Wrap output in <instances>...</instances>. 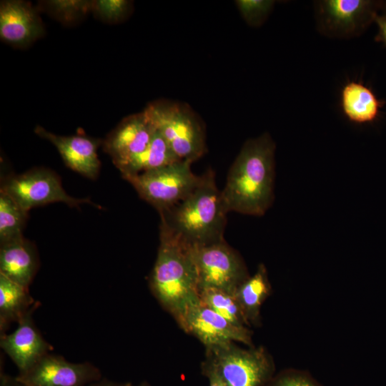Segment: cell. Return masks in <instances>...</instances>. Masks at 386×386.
Here are the masks:
<instances>
[{"mask_svg": "<svg viewBox=\"0 0 386 386\" xmlns=\"http://www.w3.org/2000/svg\"><path fill=\"white\" fill-rule=\"evenodd\" d=\"M64 25H72L82 20L91 11V1L49 0L40 1L36 6Z\"/></svg>", "mask_w": 386, "mask_h": 386, "instance_id": "23", "label": "cell"}, {"mask_svg": "<svg viewBox=\"0 0 386 386\" xmlns=\"http://www.w3.org/2000/svg\"><path fill=\"white\" fill-rule=\"evenodd\" d=\"M0 386H26L16 377L11 376L1 370L0 372Z\"/></svg>", "mask_w": 386, "mask_h": 386, "instance_id": "29", "label": "cell"}, {"mask_svg": "<svg viewBox=\"0 0 386 386\" xmlns=\"http://www.w3.org/2000/svg\"><path fill=\"white\" fill-rule=\"evenodd\" d=\"M244 21L251 26H259L267 17L274 1L272 0H238L235 1Z\"/></svg>", "mask_w": 386, "mask_h": 386, "instance_id": "25", "label": "cell"}, {"mask_svg": "<svg viewBox=\"0 0 386 386\" xmlns=\"http://www.w3.org/2000/svg\"><path fill=\"white\" fill-rule=\"evenodd\" d=\"M23 209L46 204L61 202L70 207L89 203L100 208L89 199H76L69 196L63 189L59 177L51 170L36 168L24 174L11 177L4 181L1 187Z\"/></svg>", "mask_w": 386, "mask_h": 386, "instance_id": "8", "label": "cell"}, {"mask_svg": "<svg viewBox=\"0 0 386 386\" xmlns=\"http://www.w3.org/2000/svg\"><path fill=\"white\" fill-rule=\"evenodd\" d=\"M201 303L239 327H249L234 293L216 288H204L199 291Z\"/></svg>", "mask_w": 386, "mask_h": 386, "instance_id": "21", "label": "cell"}, {"mask_svg": "<svg viewBox=\"0 0 386 386\" xmlns=\"http://www.w3.org/2000/svg\"><path fill=\"white\" fill-rule=\"evenodd\" d=\"M189 247L199 291L204 288H216L234 293L249 277L241 257L224 241Z\"/></svg>", "mask_w": 386, "mask_h": 386, "instance_id": "7", "label": "cell"}, {"mask_svg": "<svg viewBox=\"0 0 386 386\" xmlns=\"http://www.w3.org/2000/svg\"><path fill=\"white\" fill-rule=\"evenodd\" d=\"M44 26L36 7L21 0L1 1L0 38L16 48L31 45L44 34Z\"/></svg>", "mask_w": 386, "mask_h": 386, "instance_id": "11", "label": "cell"}, {"mask_svg": "<svg viewBox=\"0 0 386 386\" xmlns=\"http://www.w3.org/2000/svg\"><path fill=\"white\" fill-rule=\"evenodd\" d=\"M39 302L24 287L0 274V335L12 322H18L29 312L35 310Z\"/></svg>", "mask_w": 386, "mask_h": 386, "instance_id": "18", "label": "cell"}, {"mask_svg": "<svg viewBox=\"0 0 386 386\" xmlns=\"http://www.w3.org/2000/svg\"><path fill=\"white\" fill-rule=\"evenodd\" d=\"M385 10H386V3H385Z\"/></svg>", "mask_w": 386, "mask_h": 386, "instance_id": "32", "label": "cell"}, {"mask_svg": "<svg viewBox=\"0 0 386 386\" xmlns=\"http://www.w3.org/2000/svg\"><path fill=\"white\" fill-rule=\"evenodd\" d=\"M34 312L21 319L14 332L0 335V347L16 365L19 373L27 371L54 349L36 327Z\"/></svg>", "mask_w": 386, "mask_h": 386, "instance_id": "13", "label": "cell"}, {"mask_svg": "<svg viewBox=\"0 0 386 386\" xmlns=\"http://www.w3.org/2000/svg\"><path fill=\"white\" fill-rule=\"evenodd\" d=\"M34 132L56 147L70 169L88 178H96L101 165L97 155L99 141L84 136H59L41 126H37Z\"/></svg>", "mask_w": 386, "mask_h": 386, "instance_id": "14", "label": "cell"}, {"mask_svg": "<svg viewBox=\"0 0 386 386\" xmlns=\"http://www.w3.org/2000/svg\"><path fill=\"white\" fill-rule=\"evenodd\" d=\"M144 112L179 159L193 162L204 154L203 124L187 105L157 100L149 103Z\"/></svg>", "mask_w": 386, "mask_h": 386, "instance_id": "4", "label": "cell"}, {"mask_svg": "<svg viewBox=\"0 0 386 386\" xmlns=\"http://www.w3.org/2000/svg\"><path fill=\"white\" fill-rule=\"evenodd\" d=\"M382 106L383 102L361 82L349 81L342 89L341 107L345 115L352 122H373L378 117Z\"/></svg>", "mask_w": 386, "mask_h": 386, "instance_id": "17", "label": "cell"}, {"mask_svg": "<svg viewBox=\"0 0 386 386\" xmlns=\"http://www.w3.org/2000/svg\"><path fill=\"white\" fill-rule=\"evenodd\" d=\"M132 386H150V385L147 382L144 381V382H142L141 383H139L137 385H132Z\"/></svg>", "mask_w": 386, "mask_h": 386, "instance_id": "31", "label": "cell"}, {"mask_svg": "<svg viewBox=\"0 0 386 386\" xmlns=\"http://www.w3.org/2000/svg\"><path fill=\"white\" fill-rule=\"evenodd\" d=\"M275 144L265 133L247 140L221 192L227 212L262 216L274 199Z\"/></svg>", "mask_w": 386, "mask_h": 386, "instance_id": "1", "label": "cell"}, {"mask_svg": "<svg viewBox=\"0 0 386 386\" xmlns=\"http://www.w3.org/2000/svg\"><path fill=\"white\" fill-rule=\"evenodd\" d=\"M34 246L22 237L1 244L0 274L29 288L38 269Z\"/></svg>", "mask_w": 386, "mask_h": 386, "instance_id": "16", "label": "cell"}, {"mask_svg": "<svg viewBox=\"0 0 386 386\" xmlns=\"http://www.w3.org/2000/svg\"><path fill=\"white\" fill-rule=\"evenodd\" d=\"M227 210L222 192L209 170L184 199L168 211L160 212L162 220L185 244L204 246L224 241Z\"/></svg>", "mask_w": 386, "mask_h": 386, "instance_id": "3", "label": "cell"}, {"mask_svg": "<svg viewBox=\"0 0 386 386\" xmlns=\"http://www.w3.org/2000/svg\"><path fill=\"white\" fill-rule=\"evenodd\" d=\"M264 386H322L308 372L289 369L274 375Z\"/></svg>", "mask_w": 386, "mask_h": 386, "instance_id": "26", "label": "cell"}, {"mask_svg": "<svg viewBox=\"0 0 386 386\" xmlns=\"http://www.w3.org/2000/svg\"><path fill=\"white\" fill-rule=\"evenodd\" d=\"M227 386H264L275 366L263 347L243 349L234 342L206 349V357Z\"/></svg>", "mask_w": 386, "mask_h": 386, "instance_id": "6", "label": "cell"}, {"mask_svg": "<svg viewBox=\"0 0 386 386\" xmlns=\"http://www.w3.org/2000/svg\"><path fill=\"white\" fill-rule=\"evenodd\" d=\"M377 4L367 0H326L320 2V14L330 32L348 35L374 21Z\"/></svg>", "mask_w": 386, "mask_h": 386, "instance_id": "15", "label": "cell"}, {"mask_svg": "<svg viewBox=\"0 0 386 386\" xmlns=\"http://www.w3.org/2000/svg\"><path fill=\"white\" fill-rule=\"evenodd\" d=\"M132 10V1L127 0H93L91 11L99 20L117 24L125 20Z\"/></svg>", "mask_w": 386, "mask_h": 386, "instance_id": "24", "label": "cell"}, {"mask_svg": "<svg viewBox=\"0 0 386 386\" xmlns=\"http://www.w3.org/2000/svg\"><path fill=\"white\" fill-rule=\"evenodd\" d=\"M192 163L189 160H179L124 179L134 187L142 199L160 213L179 204L199 184L201 176L192 173Z\"/></svg>", "mask_w": 386, "mask_h": 386, "instance_id": "5", "label": "cell"}, {"mask_svg": "<svg viewBox=\"0 0 386 386\" xmlns=\"http://www.w3.org/2000/svg\"><path fill=\"white\" fill-rule=\"evenodd\" d=\"M374 21L378 26V34L376 36V41H382L386 45V14L380 16L376 14Z\"/></svg>", "mask_w": 386, "mask_h": 386, "instance_id": "28", "label": "cell"}, {"mask_svg": "<svg viewBox=\"0 0 386 386\" xmlns=\"http://www.w3.org/2000/svg\"><path fill=\"white\" fill-rule=\"evenodd\" d=\"M131 382H120L109 380L106 377H102L101 380L91 383L89 386H132Z\"/></svg>", "mask_w": 386, "mask_h": 386, "instance_id": "30", "label": "cell"}, {"mask_svg": "<svg viewBox=\"0 0 386 386\" xmlns=\"http://www.w3.org/2000/svg\"><path fill=\"white\" fill-rule=\"evenodd\" d=\"M149 287L162 307L178 323L191 308L201 303L190 247L162 220L160 244L150 275Z\"/></svg>", "mask_w": 386, "mask_h": 386, "instance_id": "2", "label": "cell"}, {"mask_svg": "<svg viewBox=\"0 0 386 386\" xmlns=\"http://www.w3.org/2000/svg\"><path fill=\"white\" fill-rule=\"evenodd\" d=\"M156 129L144 112L123 119L102 142L115 166L141 153L153 139Z\"/></svg>", "mask_w": 386, "mask_h": 386, "instance_id": "12", "label": "cell"}, {"mask_svg": "<svg viewBox=\"0 0 386 386\" xmlns=\"http://www.w3.org/2000/svg\"><path fill=\"white\" fill-rule=\"evenodd\" d=\"M178 324L206 349L235 342L254 347L252 332L247 327L232 324L202 303L191 308Z\"/></svg>", "mask_w": 386, "mask_h": 386, "instance_id": "10", "label": "cell"}, {"mask_svg": "<svg viewBox=\"0 0 386 386\" xmlns=\"http://www.w3.org/2000/svg\"><path fill=\"white\" fill-rule=\"evenodd\" d=\"M272 291L266 267L260 264L256 272L244 280L234 292L248 326L260 324V310Z\"/></svg>", "mask_w": 386, "mask_h": 386, "instance_id": "19", "label": "cell"}, {"mask_svg": "<svg viewBox=\"0 0 386 386\" xmlns=\"http://www.w3.org/2000/svg\"><path fill=\"white\" fill-rule=\"evenodd\" d=\"M157 130V129H156ZM179 159L156 131L148 147L141 153L116 166L123 178L160 168Z\"/></svg>", "mask_w": 386, "mask_h": 386, "instance_id": "20", "label": "cell"}, {"mask_svg": "<svg viewBox=\"0 0 386 386\" xmlns=\"http://www.w3.org/2000/svg\"><path fill=\"white\" fill-rule=\"evenodd\" d=\"M27 212L11 197L0 192L1 244L22 237Z\"/></svg>", "mask_w": 386, "mask_h": 386, "instance_id": "22", "label": "cell"}, {"mask_svg": "<svg viewBox=\"0 0 386 386\" xmlns=\"http://www.w3.org/2000/svg\"><path fill=\"white\" fill-rule=\"evenodd\" d=\"M16 379L26 386H89L101 380V370L89 362H71L49 352Z\"/></svg>", "mask_w": 386, "mask_h": 386, "instance_id": "9", "label": "cell"}, {"mask_svg": "<svg viewBox=\"0 0 386 386\" xmlns=\"http://www.w3.org/2000/svg\"><path fill=\"white\" fill-rule=\"evenodd\" d=\"M202 372L208 379L209 386H227L214 367L206 359L202 364Z\"/></svg>", "mask_w": 386, "mask_h": 386, "instance_id": "27", "label": "cell"}]
</instances>
